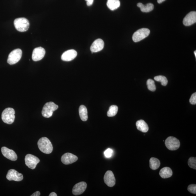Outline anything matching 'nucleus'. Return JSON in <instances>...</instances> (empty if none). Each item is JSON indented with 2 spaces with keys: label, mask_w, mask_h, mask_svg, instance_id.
I'll return each mask as SVG.
<instances>
[{
  "label": "nucleus",
  "mask_w": 196,
  "mask_h": 196,
  "mask_svg": "<svg viewBox=\"0 0 196 196\" xmlns=\"http://www.w3.org/2000/svg\"><path fill=\"white\" fill-rule=\"evenodd\" d=\"M45 51L44 48L39 47L33 50L32 54V59L35 61H41L45 57Z\"/></svg>",
  "instance_id": "obj_10"
},
{
  "label": "nucleus",
  "mask_w": 196,
  "mask_h": 196,
  "mask_svg": "<svg viewBox=\"0 0 196 196\" xmlns=\"http://www.w3.org/2000/svg\"><path fill=\"white\" fill-rule=\"evenodd\" d=\"M87 187L86 183L84 182L77 183L73 187V195H78L83 194Z\"/></svg>",
  "instance_id": "obj_15"
},
{
  "label": "nucleus",
  "mask_w": 196,
  "mask_h": 196,
  "mask_svg": "<svg viewBox=\"0 0 196 196\" xmlns=\"http://www.w3.org/2000/svg\"><path fill=\"white\" fill-rule=\"evenodd\" d=\"M150 31L147 28L140 29L134 33L132 39L135 42H138L145 38L149 35Z\"/></svg>",
  "instance_id": "obj_6"
},
{
  "label": "nucleus",
  "mask_w": 196,
  "mask_h": 196,
  "mask_svg": "<svg viewBox=\"0 0 196 196\" xmlns=\"http://www.w3.org/2000/svg\"><path fill=\"white\" fill-rule=\"evenodd\" d=\"M120 5L119 0H108L107 6L112 11L115 10L119 8Z\"/></svg>",
  "instance_id": "obj_21"
},
{
  "label": "nucleus",
  "mask_w": 196,
  "mask_h": 196,
  "mask_svg": "<svg viewBox=\"0 0 196 196\" xmlns=\"http://www.w3.org/2000/svg\"><path fill=\"white\" fill-rule=\"evenodd\" d=\"M154 79L157 81L160 82L161 85L163 86H165L168 83L167 79L164 76L161 75L156 76L154 77Z\"/></svg>",
  "instance_id": "obj_25"
},
{
  "label": "nucleus",
  "mask_w": 196,
  "mask_h": 196,
  "mask_svg": "<svg viewBox=\"0 0 196 196\" xmlns=\"http://www.w3.org/2000/svg\"><path fill=\"white\" fill-rule=\"evenodd\" d=\"M147 85L149 90L152 92L156 90V88L155 81L151 79L148 80L147 81Z\"/></svg>",
  "instance_id": "obj_26"
},
{
  "label": "nucleus",
  "mask_w": 196,
  "mask_h": 196,
  "mask_svg": "<svg viewBox=\"0 0 196 196\" xmlns=\"http://www.w3.org/2000/svg\"><path fill=\"white\" fill-rule=\"evenodd\" d=\"M118 111V107L117 106L115 105L111 106L107 112L108 116L109 117L115 116L116 115Z\"/></svg>",
  "instance_id": "obj_24"
},
{
  "label": "nucleus",
  "mask_w": 196,
  "mask_h": 196,
  "mask_svg": "<svg viewBox=\"0 0 196 196\" xmlns=\"http://www.w3.org/2000/svg\"><path fill=\"white\" fill-rule=\"evenodd\" d=\"M76 156L71 153H66L62 156L61 161L65 165H69L75 163L78 160Z\"/></svg>",
  "instance_id": "obj_13"
},
{
  "label": "nucleus",
  "mask_w": 196,
  "mask_h": 196,
  "mask_svg": "<svg viewBox=\"0 0 196 196\" xmlns=\"http://www.w3.org/2000/svg\"><path fill=\"white\" fill-rule=\"evenodd\" d=\"M7 179L10 181H21L23 179L22 174L20 173L14 169H10L8 172Z\"/></svg>",
  "instance_id": "obj_9"
},
{
  "label": "nucleus",
  "mask_w": 196,
  "mask_h": 196,
  "mask_svg": "<svg viewBox=\"0 0 196 196\" xmlns=\"http://www.w3.org/2000/svg\"><path fill=\"white\" fill-rule=\"evenodd\" d=\"M15 112L12 108H8L4 110L2 114V119L4 123L11 124L15 119Z\"/></svg>",
  "instance_id": "obj_2"
},
{
  "label": "nucleus",
  "mask_w": 196,
  "mask_h": 196,
  "mask_svg": "<svg viewBox=\"0 0 196 196\" xmlns=\"http://www.w3.org/2000/svg\"><path fill=\"white\" fill-rule=\"evenodd\" d=\"M104 46V43L103 40L100 39H97L92 44L90 48L91 51L93 53H97L103 49Z\"/></svg>",
  "instance_id": "obj_16"
},
{
  "label": "nucleus",
  "mask_w": 196,
  "mask_h": 196,
  "mask_svg": "<svg viewBox=\"0 0 196 196\" xmlns=\"http://www.w3.org/2000/svg\"><path fill=\"white\" fill-rule=\"evenodd\" d=\"M87 2V4L88 6H91L92 5L94 0H85Z\"/></svg>",
  "instance_id": "obj_31"
},
{
  "label": "nucleus",
  "mask_w": 196,
  "mask_h": 196,
  "mask_svg": "<svg viewBox=\"0 0 196 196\" xmlns=\"http://www.w3.org/2000/svg\"><path fill=\"white\" fill-rule=\"evenodd\" d=\"M1 151L4 156L12 161H15L17 159V155L13 150L8 149L6 147L1 148Z\"/></svg>",
  "instance_id": "obj_12"
},
{
  "label": "nucleus",
  "mask_w": 196,
  "mask_h": 196,
  "mask_svg": "<svg viewBox=\"0 0 196 196\" xmlns=\"http://www.w3.org/2000/svg\"><path fill=\"white\" fill-rule=\"evenodd\" d=\"M25 165L29 168L34 169L38 163L40 162V159L35 155L28 154L25 158Z\"/></svg>",
  "instance_id": "obj_8"
},
{
  "label": "nucleus",
  "mask_w": 196,
  "mask_h": 196,
  "mask_svg": "<svg viewBox=\"0 0 196 196\" xmlns=\"http://www.w3.org/2000/svg\"><path fill=\"white\" fill-rule=\"evenodd\" d=\"M80 117L83 121L87 120L88 119V112L86 107L84 105H81L79 108Z\"/></svg>",
  "instance_id": "obj_22"
},
{
  "label": "nucleus",
  "mask_w": 196,
  "mask_h": 196,
  "mask_svg": "<svg viewBox=\"0 0 196 196\" xmlns=\"http://www.w3.org/2000/svg\"><path fill=\"white\" fill-rule=\"evenodd\" d=\"M190 103L191 104L195 105L196 104V93L195 92L191 96L190 99Z\"/></svg>",
  "instance_id": "obj_30"
},
{
  "label": "nucleus",
  "mask_w": 196,
  "mask_h": 196,
  "mask_svg": "<svg viewBox=\"0 0 196 196\" xmlns=\"http://www.w3.org/2000/svg\"><path fill=\"white\" fill-rule=\"evenodd\" d=\"M150 167L151 169L155 170L159 167L161 163L157 158L152 157L150 159Z\"/></svg>",
  "instance_id": "obj_23"
},
{
  "label": "nucleus",
  "mask_w": 196,
  "mask_h": 196,
  "mask_svg": "<svg viewBox=\"0 0 196 196\" xmlns=\"http://www.w3.org/2000/svg\"><path fill=\"white\" fill-rule=\"evenodd\" d=\"M136 125L137 129L143 133L147 132L148 131V126L143 120H139L137 121L136 123Z\"/></svg>",
  "instance_id": "obj_18"
},
{
  "label": "nucleus",
  "mask_w": 196,
  "mask_h": 196,
  "mask_svg": "<svg viewBox=\"0 0 196 196\" xmlns=\"http://www.w3.org/2000/svg\"><path fill=\"white\" fill-rule=\"evenodd\" d=\"M38 147L42 152L49 154L53 151V145L49 140L46 137H42L37 143Z\"/></svg>",
  "instance_id": "obj_1"
},
{
  "label": "nucleus",
  "mask_w": 196,
  "mask_h": 196,
  "mask_svg": "<svg viewBox=\"0 0 196 196\" xmlns=\"http://www.w3.org/2000/svg\"><path fill=\"white\" fill-rule=\"evenodd\" d=\"M165 1L166 0H157V2L159 4H161Z\"/></svg>",
  "instance_id": "obj_34"
},
{
  "label": "nucleus",
  "mask_w": 196,
  "mask_h": 196,
  "mask_svg": "<svg viewBox=\"0 0 196 196\" xmlns=\"http://www.w3.org/2000/svg\"><path fill=\"white\" fill-rule=\"evenodd\" d=\"M165 145L167 148L171 151H175L179 148L180 142L174 137H169L166 139Z\"/></svg>",
  "instance_id": "obj_7"
},
{
  "label": "nucleus",
  "mask_w": 196,
  "mask_h": 196,
  "mask_svg": "<svg viewBox=\"0 0 196 196\" xmlns=\"http://www.w3.org/2000/svg\"><path fill=\"white\" fill-rule=\"evenodd\" d=\"M49 196H57V194L55 192H52L49 195Z\"/></svg>",
  "instance_id": "obj_33"
},
{
  "label": "nucleus",
  "mask_w": 196,
  "mask_h": 196,
  "mask_svg": "<svg viewBox=\"0 0 196 196\" xmlns=\"http://www.w3.org/2000/svg\"><path fill=\"white\" fill-rule=\"evenodd\" d=\"M194 55H195V57L196 58V51H195L194 52Z\"/></svg>",
  "instance_id": "obj_35"
},
{
  "label": "nucleus",
  "mask_w": 196,
  "mask_h": 196,
  "mask_svg": "<svg viewBox=\"0 0 196 196\" xmlns=\"http://www.w3.org/2000/svg\"><path fill=\"white\" fill-rule=\"evenodd\" d=\"M41 195V193L39 191H37V192H35V193L32 194L31 196H39Z\"/></svg>",
  "instance_id": "obj_32"
},
{
  "label": "nucleus",
  "mask_w": 196,
  "mask_h": 196,
  "mask_svg": "<svg viewBox=\"0 0 196 196\" xmlns=\"http://www.w3.org/2000/svg\"><path fill=\"white\" fill-rule=\"evenodd\" d=\"M188 163L190 167L196 169V159L195 157H191L189 159Z\"/></svg>",
  "instance_id": "obj_27"
},
{
  "label": "nucleus",
  "mask_w": 196,
  "mask_h": 196,
  "mask_svg": "<svg viewBox=\"0 0 196 196\" xmlns=\"http://www.w3.org/2000/svg\"><path fill=\"white\" fill-rule=\"evenodd\" d=\"M15 29L18 31L21 32L26 31L29 29V23L28 19L24 18H18L14 21Z\"/></svg>",
  "instance_id": "obj_3"
},
{
  "label": "nucleus",
  "mask_w": 196,
  "mask_h": 196,
  "mask_svg": "<svg viewBox=\"0 0 196 196\" xmlns=\"http://www.w3.org/2000/svg\"><path fill=\"white\" fill-rule=\"evenodd\" d=\"M77 53L75 50H69L64 53L61 56V59L62 61H69L75 59L77 56Z\"/></svg>",
  "instance_id": "obj_17"
},
{
  "label": "nucleus",
  "mask_w": 196,
  "mask_h": 196,
  "mask_svg": "<svg viewBox=\"0 0 196 196\" xmlns=\"http://www.w3.org/2000/svg\"><path fill=\"white\" fill-rule=\"evenodd\" d=\"M22 54V52L21 49L14 50L9 54L7 59V63L11 65L17 63L21 58Z\"/></svg>",
  "instance_id": "obj_5"
},
{
  "label": "nucleus",
  "mask_w": 196,
  "mask_h": 196,
  "mask_svg": "<svg viewBox=\"0 0 196 196\" xmlns=\"http://www.w3.org/2000/svg\"><path fill=\"white\" fill-rule=\"evenodd\" d=\"M138 7L140 8L141 10L143 13H149L153 10L154 6L152 3H149L146 5L141 3H138L137 5Z\"/></svg>",
  "instance_id": "obj_20"
},
{
  "label": "nucleus",
  "mask_w": 196,
  "mask_h": 196,
  "mask_svg": "<svg viewBox=\"0 0 196 196\" xmlns=\"http://www.w3.org/2000/svg\"><path fill=\"white\" fill-rule=\"evenodd\" d=\"M187 190L190 193L196 194V185L195 184H191L189 185L188 187Z\"/></svg>",
  "instance_id": "obj_28"
},
{
  "label": "nucleus",
  "mask_w": 196,
  "mask_h": 196,
  "mask_svg": "<svg viewBox=\"0 0 196 196\" xmlns=\"http://www.w3.org/2000/svg\"><path fill=\"white\" fill-rule=\"evenodd\" d=\"M104 181L108 186L112 187L116 184V179L112 171H108L106 172L104 178Z\"/></svg>",
  "instance_id": "obj_11"
},
{
  "label": "nucleus",
  "mask_w": 196,
  "mask_h": 196,
  "mask_svg": "<svg viewBox=\"0 0 196 196\" xmlns=\"http://www.w3.org/2000/svg\"><path fill=\"white\" fill-rule=\"evenodd\" d=\"M58 108V106L53 102H49L46 103L44 106L42 115L45 118H49L53 115V112Z\"/></svg>",
  "instance_id": "obj_4"
},
{
  "label": "nucleus",
  "mask_w": 196,
  "mask_h": 196,
  "mask_svg": "<svg viewBox=\"0 0 196 196\" xmlns=\"http://www.w3.org/2000/svg\"><path fill=\"white\" fill-rule=\"evenodd\" d=\"M113 154V151L112 149L110 148L106 150L104 152V155L106 158H109L111 157Z\"/></svg>",
  "instance_id": "obj_29"
},
{
  "label": "nucleus",
  "mask_w": 196,
  "mask_h": 196,
  "mask_svg": "<svg viewBox=\"0 0 196 196\" xmlns=\"http://www.w3.org/2000/svg\"><path fill=\"white\" fill-rule=\"evenodd\" d=\"M159 175L163 178H167L173 175V171L169 167H165L159 171Z\"/></svg>",
  "instance_id": "obj_19"
},
{
  "label": "nucleus",
  "mask_w": 196,
  "mask_h": 196,
  "mask_svg": "<svg viewBox=\"0 0 196 196\" xmlns=\"http://www.w3.org/2000/svg\"><path fill=\"white\" fill-rule=\"evenodd\" d=\"M196 22V12L191 11L186 15L184 18L183 23L185 26H189Z\"/></svg>",
  "instance_id": "obj_14"
}]
</instances>
